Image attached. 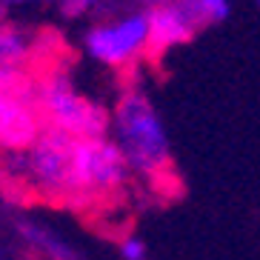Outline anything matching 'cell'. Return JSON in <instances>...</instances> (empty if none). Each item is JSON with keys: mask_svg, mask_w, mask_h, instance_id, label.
Instances as JSON below:
<instances>
[{"mask_svg": "<svg viewBox=\"0 0 260 260\" xmlns=\"http://www.w3.org/2000/svg\"><path fill=\"white\" fill-rule=\"evenodd\" d=\"M112 140L120 146L132 175L157 180L172 163V143L157 106L140 89H126L112 109Z\"/></svg>", "mask_w": 260, "mask_h": 260, "instance_id": "cell-1", "label": "cell"}, {"mask_svg": "<svg viewBox=\"0 0 260 260\" xmlns=\"http://www.w3.org/2000/svg\"><path fill=\"white\" fill-rule=\"evenodd\" d=\"M72 146L75 138L46 126L31 146L9 152V175L43 200L72 203Z\"/></svg>", "mask_w": 260, "mask_h": 260, "instance_id": "cell-2", "label": "cell"}, {"mask_svg": "<svg viewBox=\"0 0 260 260\" xmlns=\"http://www.w3.org/2000/svg\"><path fill=\"white\" fill-rule=\"evenodd\" d=\"M38 106L46 126L66 132L69 138H103L112 132V112L103 103L86 98L69 75H52L35 80Z\"/></svg>", "mask_w": 260, "mask_h": 260, "instance_id": "cell-3", "label": "cell"}, {"mask_svg": "<svg viewBox=\"0 0 260 260\" xmlns=\"http://www.w3.org/2000/svg\"><path fill=\"white\" fill-rule=\"evenodd\" d=\"M132 169L112 135L75 138L72 146V203L92 198H109L126 189Z\"/></svg>", "mask_w": 260, "mask_h": 260, "instance_id": "cell-4", "label": "cell"}, {"mask_svg": "<svg viewBox=\"0 0 260 260\" xmlns=\"http://www.w3.org/2000/svg\"><path fill=\"white\" fill-rule=\"evenodd\" d=\"M149 40H152L149 12L135 9L120 17H109V20L89 26L80 38V46L89 60L109 66V69H123L149 54Z\"/></svg>", "mask_w": 260, "mask_h": 260, "instance_id": "cell-5", "label": "cell"}, {"mask_svg": "<svg viewBox=\"0 0 260 260\" xmlns=\"http://www.w3.org/2000/svg\"><path fill=\"white\" fill-rule=\"evenodd\" d=\"M146 12H149V31H152L149 54H154V57L169 52V49L189 43L203 26L198 20V15L191 12V6L183 0H157Z\"/></svg>", "mask_w": 260, "mask_h": 260, "instance_id": "cell-6", "label": "cell"}, {"mask_svg": "<svg viewBox=\"0 0 260 260\" xmlns=\"http://www.w3.org/2000/svg\"><path fill=\"white\" fill-rule=\"evenodd\" d=\"M15 229H17V235L23 237V243L31 246L43 260H77L75 249L66 243V237H60L54 229H49L43 223L20 217L15 223Z\"/></svg>", "mask_w": 260, "mask_h": 260, "instance_id": "cell-7", "label": "cell"}, {"mask_svg": "<svg viewBox=\"0 0 260 260\" xmlns=\"http://www.w3.org/2000/svg\"><path fill=\"white\" fill-rule=\"evenodd\" d=\"M0 57L6 69H23V60L29 57V38L15 26H6L0 35Z\"/></svg>", "mask_w": 260, "mask_h": 260, "instance_id": "cell-8", "label": "cell"}, {"mask_svg": "<svg viewBox=\"0 0 260 260\" xmlns=\"http://www.w3.org/2000/svg\"><path fill=\"white\" fill-rule=\"evenodd\" d=\"M120 260H149V246L140 235H123L117 243Z\"/></svg>", "mask_w": 260, "mask_h": 260, "instance_id": "cell-9", "label": "cell"}, {"mask_svg": "<svg viewBox=\"0 0 260 260\" xmlns=\"http://www.w3.org/2000/svg\"><path fill=\"white\" fill-rule=\"evenodd\" d=\"M57 3H60V12L66 17H80L86 12H92L100 0H57Z\"/></svg>", "mask_w": 260, "mask_h": 260, "instance_id": "cell-10", "label": "cell"}, {"mask_svg": "<svg viewBox=\"0 0 260 260\" xmlns=\"http://www.w3.org/2000/svg\"><path fill=\"white\" fill-rule=\"evenodd\" d=\"M9 6H17V9H23V6H38V3H46V0H6Z\"/></svg>", "mask_w": 260, "mask_h": 260, "instance_id": "cell-11", "label": "cell"}]
</instances>
